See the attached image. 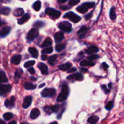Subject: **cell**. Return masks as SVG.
<instances>
[{"label":"cell","mask_w":124,"mask_h":124,"mask_svg":"<svg viewBox=\"0 0 124 124\" xmlns=\"http://www.w3.org/2000/svg\"><path fill=\"white\" fill-rule=\"evenodd\" d=\"M69 87H68L67 85L64 84H63V85L62 86L61 93H59V96H58V98H57V102H64L65 101H66L67 99L68 96H69Z\"/></svg>","instance_id":"cell-1"},{"label":"cell","mask_w":124,"mask_h":124,"mask_svg":"<svg viewBox=\"0 0 124 124\" xmlns=\"http://www.w3.org/2000/svg\"><path fill=\"white\" fill-rule=\"evenodd\" d=\"M95 5V3L93 2H84L82 5L79 6L76 8V10L81 13H85L89 8H93Z\"/></svg>","instance_id":"cell-2"},{"label":"cell","mask_w":124,"mask_h":124,"mask_svg":"<svg viewBox=\"0 0 124 124\" xmlns=\"http://www.w3.org/2000/svg\"><path fill=\"white\" fill-rule=\"evenodd\" d=\"M45 13L48 15L52 19H56L59 18L61 15V12L53 8H47L45 10Z\"/></svg>","instance_id":"cell-3"},{"label":"cell","mask_w":124,"mask_h":124,"mask_svg":"<svg viewBox=\"0 0 124 124\" xmlns=\"http://www.w3.org/2000/svg\"><path fill=\"white\" fill-rule=\"evenodd\" d=\"M58 27L62 31L68 33L72 31V25L68 21H63L60 23L58 25Z\"/></svg>","instance_id":"cell-4"},{"label":"cell","mask_w":124,"mask_h":124,"mask_svg":"<svg viewBox=\"0 0 124 124\" xmlns=\"http://www.w3.org/2000/svg\"><path fill=\"white\" fill-rule=\"evenodd\" d=\"M64 18H68L74 23H77L81 20V18L74 12H69L64 15Z\"/></svg>","instance_id":"cell-5"},{"label":"cell","mask_w":124,"mask_h":124,"mask_svg":"<svg viewBox=\"0 0 124 124\" xmlns=\"http://www.w3.org/2000/svg\"><path fill=\"white\" fill-rule=\"evenodd\" d=\"M56 94V90L54 88H45L41 92V96L44 98H52Z\"/></svg>","instance_id":"cell-6"},{"label":"cell","mask_w":124,"mask_h":124,"mask_svg":"<svg viewBox=\"0 0 124 124\" xmlns=\"http://www.w3.org/2000/svg\"><path fill=\"white\" fill-rule=\"evenodd\" d=\"M39 35V31L36 29H31L29 31L27 36V39L29 42L32 41L34 39L37 38Z\"/></svg>","instance_id":"cell-7"},{"label":"cell","mask_w":124,"mask_h":124,"mask_svg":"<svg viewBox=\"0 0 124 124\" xmlns=\"http://www.w3.org/2000/svg\"><path fill=\"white\" fill-rule=\"evenodd\" d=\"M59 105H55L54 106H46L43 108V110L48 115H50L52 113H57L59 110Z\"/></svg>","instance_id":"cell-8"},{"label":"cell","mask_w":124,"mask_h":124,"mask_svg":"<svg viewBox=\"0 0 124 124\" xmlns=\"http://www.w3.org/2000/svg\"><path fill=\"white\" fill-rule=\"evenodd\" d=\"M12 90V86L10 84H4L1 85L0 86V93L1 96H3L7 94V93L10 92Z\"/></svg>","instance_id":"cell-9"},{"label":"cell","mask_w":124,"mask_h":124,"mask_svg":"<svg viewBox=\"0 0 124 124\" xmlns=\"http://www.w3.org/2000/svg\"><path fill=\"white\" fill-rule=\"evenodd\" d=\"M67 79L73 80V81H82L83 79V76L80 73H76L67 76Z\"/></svg>","instance_id":"cell-10"},{"label":"cell","mask_w":124,"mask_h":124,"mask_svg":"<svg viewBox=\"0 0 124 124\" xmlns=\"http://www.w3.org/2000/svg\"><path fill=\"white\" fill-rule=\"evenodd\" d=\"M33 101V98L31 96H27L24 98V102L23 103V105H22V107H23V108L26 109L31 105V102H32Z\"/></svg>","instance_id":"cell-11"},{"label":"cell","mask_w":124,"mask_h":124,"mask_svg":"<svg viewBox=\"0 0 124 124\" xmlns=\"http://www.w3.org/2000/svg\"><path fill=\"white\" fill-rule=\"evenodd\" d=\"M14 102H15V98L14 96H12L10 99H6L5 101L4 105L6 107V108L8 109H11L13 108L14 107Z\"/></svg>","instance_id":"cell-12"},{"label":"cell","mask_w":124,"mask_h":124,"mask_svg":"<svg viewBox=\"0 0 124 124\" xmlns=\"http://www.w3.org/2000/svg\"><path fill=\"white\" fill-rule=\"evenodd\" d=\"M40 111L38 108H33L31 111L30 114V117L31 119H35L37 118L40 115Z\"/></svg>","instance_id":"cell-13"},{"label":"cell","mask_w":124,"mask_h":124,"mask_svg":"<svg viewBox=\"0 0 124 124\" xmlns=\"http://www.w3.org/2000/svg\"><path fill=\"white\" fill-rule=\"evenodd\" d=\"M38 67L41 70L42 75H47L48 73V67L46 64L42 62H40L38 65Z\"/></svg>","instance_id":"cell-14"},{"label":"cell","mask_w":124,"mask_h":124,"mask_svg":"<svg viewBox=\"0 0 124 124\" xmlns=\"http://www.w3.org/2000/svg\"><path fill=\"white\" fill-rule=\"evenodd\" d=\"M30 14H29V13H25V14H24V15L23 16V17H21V18H19V19H18V24L21 25V24H24V23L30 19Z\"/></svg>","instance_id":"cell-15"},{"label":"cell","mask_w":124,"mask_h":124,"mask_svg":"<svg viewBox=\"0 0 124 124\" xmlns=\"http://www.w3.org/2000/svg\"><path fill=\"white\" fill-rule=\"evenodd\" d=\"M11 31V27H4L1 31V36L2 38L5 37V36H7L9 34V33Z\"/></svg>","instance_id":"cell-16"},{"label":"cell","mask_w":124,"mask_h":124,"mask_svg":"<svg viewBox=\"0 0 124 124\" xmlns=\"http://www.w3.org/2000/svg\"><path fill=\"white\" fill-rule=\"evenodd\" d=\"M54 40L56 43L60 42L61 41H62L64 38V34L62 32H58L54 35Z\"/></svg>","instance_id":"cell-17"},{"label":"cell","mask_w":124,"mask_h":124,"mask_svg":"<svg viewBox=\"0 0 124 124\" xmlns=\"http://www.w3.org/2000/svg\"><path fill=\"white\" fill-rule=\"evenodd\" d=\"M21 61V56L15 55L13 56L11 59V62L15 65H18Z\"/></svg>","instance_id":"cell-18"},{"label":"cell","mask_w":124,"mask_h":124,"mask_svg":"<svg viewBox=\"0 0 124 124\" xmlns=\"http://www.w3.org/2000/svg\"><path fill=\"white\" fill-rule=\"evenodd\" d=\"M71 66H72V65L70 63L67 62L64 64H62V65H59L58 68H59V70H62V71H67V70H69L71 67Z\"/></svg>","instance_id":"cell-19"},{"label":"cell","mask_w":124,"mask_h":124,"mask_svg":"<svg viewBox=\"0 0 124 124\" xmlns=\"http://www.w3.org/2000/svg\"><path fill=\"white\" fill-rule=\"evenodd\" d=\"M52 44V39L50 38H47L45 39V41H44L43 43L41 45V47L42 48H45V47H47L48 48L49 46H50Z\"/></svg>","instance_id":"cell-20"},{"label":"cell","mask_w":124,"mask_h":124,"mask_svg":"<svg viewBox=\"0 0 124 124\" xmlns=\"http://www.w3.org/2000/svg\"><path fill=\"white\" fill-rule=\"evenodd\" d=\"M87 30H88V29H87V27H86L85 26H82V27L79 29V30L78 31V34H79V35H80V38H84V36L85 35V33L86 32H87Z\"/></svg>","instance_id":"cell-21"},{"label":"cell","mask_w":124,"mask_h":124,"mask_svg":"<svg viewBox=\"0 0 124 124\" xmlns=\"http://www.w3.org/2000/svg\"><path fill=\"white\" fill-rule=\"evenodd\" d=\"M98 51H99V49L98 48V47L94 46H92L91 47H88V49L86 50V53L87 54H92V53H97Z\"/></svg>","instance_id":"cell-22"},{"label":"cell","mask_w":124,"mask_h":124,"mask_svg":"<svg viewBox=\"0 0 124 124\" xmlns=\"http://www.w3.org/2000/svg\"><path fill=\"white\" fill-rule=\"evenodd\" d=\"M29 52L33 58H37L38 56V51L35 48H33V47H30V48H29Z\"/></svg>","instance_id":"cell-23"},{"label":"cell","mask_w":124,"mask_h":124,"mask_svg":"<svg viewBox=\"0 0 124 124\" xmlns=\"http://www.w3.org/2000/svg\"><path fill=\"white\" fill-rule=\"evenodd\" d=\"M13 13L15 16H22L23 15H24V10H23V8H18L16 10H15Z\"/></svg>","instance_id":"cell-24"},{"label":"cell","mask_w":124,"mask_h":124,"mask_svg":"<svg viewBox=\"0 0 124 124\" xmlns=\"http://www.w3.org/2000/svg\"><path fill=\"white\" fill-rule=\"evenodd\" d=\"M94 65H95V63L94 62L87 60L82 61L80 63V65L81 66H94Z\"/></svg>","instance_id":"cell-25"},{"label":"cell","mask_w":124,"mask_h":124,"mask_svg":"<svg viewBox=\"0 0 124 124\" xmlns=\"http://www.w3.org/2000/svg\"><path fill=\"white\" fill-rule=\"evenodd\" d=\"M57 58H58V56L57 55H53L52 56L48 58V62L50 65H54L55 64L57 60Z\"/></svg>","instance_id":"cell-26"},{"label":"cell","mask_w":124,"mask_h":124,"mask_svg":"<svg viewBox=\"0 0 124 124\" xmlns=\"http://www.w3.org/2000/svg\"><path fill=\"white\" fill-rule=\"evenodd\" d=\"M36 85H34L31 83H29V82H26L24 84V88L25 90H35L36 88Z\"/></svg>","instance_id":"cell-27"},{"label":"cell","mask_w":124,"mask_h":124,"mask_svg":"<svg viewBox=\"0 0 124 124\" xmlns=\"http://www.w3.org/2000/svg\"><path fill=\"white\" fill-rule=\"evenodd\" d=\"M99 121V117L97 116H93L92 117H89L87 121V122L90 124H95Z\"/></svg>","instance_id":"cell-28"},{"label":"cell","mask_w":124,"mask_h":124,"mask_svg":"<svg viewBox=\"0 0 124 124\" xmlns=\"http://www.w3.org/2000/svg\"><path fill=\"white\" fill-rule=\"evenodd\" d=\"M7 81H8V79L5 73L2 71H0V82L3 83V82H7Z\"/></svg>","instance_id":"cell-29"},{"label":"cell","mask_w":124,"mask_h":124,"mask_svg":"<svg viewBox=\"0 0 124 124\" xmlns=\"http://www.w3.org/2000/svg\"><path fill=\"white\" fill-rule=\"evenodd\" d=\"M10 12V8L7 7H2L1 9V14L5 15H8Z\"/></svg>","instance_id":"cell-30"},{"label":"cell","mask_w":124,"mask_h":124,"mask_svg":"<svg viewBox=\"0 0 124 124\" xmlns=\"http://www.w3.org/2000/svg\"><path fill=\"white\" fill-rule=\"evenodd\" d=\"M33 7L34 9H35L36 11H37V12L38 11L40 10V9H41V1H36V2L33 4Z\"/></svg>","instance_id":"cell-31"},{"label":"cell","mask_w":124,"mask_h":124,"mask_svg":"<svg viewBox=\"0 0 124 124\" xmlns=\"http://www.w3.org/2000/svg\"><path fill=\"white\" fill-rule=\"evenodd\" d=\"M110 19H112V20H114V19H115L116 18V13H115V7H113L112 8H111V10H110Z\"/></svg>","instance_id":"cell-32"},{"label":"cell","mask_w":124,"mask_h":124,"mask_svg":"<svg viewBox=\"0 0 124 124\" xmlns=\"http://www.w3.org/2000/svg\"><path fill=\"white\" fill-rule=\"evenodd\" d=\"M13 117V115L11 113H6L3 115V117L6 121H8Z\"/></svg>","instance_id":"cell-33"},{"label":"cell","mask_w":124,"mask_h":124,"mask_svg":"<svg viewBox=\"0 0 124 124\" xmlns=\"http://www.w3.org/2000/svg\"><path fill=\"white\" fill-rule=\"evenodd\" d=\"M65 48V44H59L56 46V50L57 52H61Z\"/></svg>","instance_id":"cell-34"},{"label":"cell","mask_w":124,"mask_h":124,"mask_svg":"<svg viewBox=\"0 0 124 124\" xmlns=\"http://www.w3.org/2000/svg\"><path fill=\"white\" fill-rule=\"evenodd\" d=\"M36 62L35 61H27L24 64V67L25 68H28V67H30L33 66L34 64H35Z\"/></svg>","instance_id":"cell-35"},{"label":"cell","mask_w":124,"mask_h":124,"mask_svg":"<svg viewBox=\"0 0 124 124\" xmlns=\"http://www.w3.org/2000/svg\"><path fill=\"white\" fill-rule=\"evenodd\" d=\"M53 52V48L52 47H48V48H44V50H42L41 51V53H46V54H48V53H51Z\"/></svg>","instance_id":"cell-36"},{"label":"cell","mask_w":124,"mask_h":124,"mask_svg":"<svg viewBox=\"0 0 124 124\" xmlns=\"http://www.w3.org/2000/svg\"><path fill=\"white\" fill-rule=\"evenodd\" d=\"M113 105H114L113 102L110 101V102H108V104L106 105V106H105V108H106V110H110L113 108Z\"/></svg>","instance_id":"cell-37"},{"label":"cell","mask_w":124,"mask_h":124,"mask_svg":"<svg viewBox=\"0 0 124 124\" xmlns=\"http://www.w3.org/2000/svg\"><path fill=\"white\" fill-rule=\"evenodd\" d=\"M21 74V73L19 72V71H16L15 72V73L14 79H15V81L16 82H18V80L20 79Z\"/></svg>","instance_id":"cell-38"},{"label":"cell","mask_w":124,"mask_h":124,"mask_svg":"<svg viewBox=\"0 0 124 124\" xmlns=\"http://www.w3.org/2000/svg\"><path fill=\"white\" fill-rule=\"evenodd\" d=\"M33 25L35 27H43L44 25V23H42V22L41 21H36V23H34Z\"/></svg>","instance_id":"cell-39"},{"label":"cell","mask_w":124,"mask_h":124,"mask_svg":"<svg viewBox=\"0 0 124 124\" xmlns=\"http://www.w3.org/2000/svg\"><path fill=\"white\" fill-rule=\"evenodd\" d=\"M80 2L79 0H71L69 2V4L71 6H73L78 4Z\"/></svg>","instance_id":"cell-40"},{"label":"cell","mask_w":124,"mask_h":124,"mask_svg":"<svg viewBox=\"0 0 124 124\" xmlns=\"http://www.w3.org/2000/svg\"><path fill=\"white\" fill-rule=\"evenodd\" d=\"M101 88L102 89L104 90L105 94H107V93H108L109 92H110V90L108 89L107 87V86L105 85H102L101 86Z\"/></svg>","instance_id":"cell-41"},{"label":"cell","mask_w":124,"mask_h":124,"mask_svg":"<svg viewBox=\"0 0 124 124\" xmlns=\"http://www.w3.org/2000/svg\"><path fill=\"white\" fill-rule=\"evenodd\" d=\"M99 58V55H97V54H93V55H92V56H90L88 57V59H89L90 61H92V60L98 59Z\"/></svg>","instance_id":"cell-42"},{"label":"cell","mask_w":124,"mask_h":124,"mask_svg":"<svg viewBox=\"0 0 124 124\" xmlns=\"http://www.w3.org/2000/svg\"><path fill=\"white\" fill-rule=\"evenodd\" d=\"M60 8L61 10H67L71 8V7H69V6H60Z\"/></svg>","instance_id":"cell-43"},{"label":"cell","mask_w":124,"mask_h":124,"mask_svg":"<svg viewBox=\"0 0 124 124\" xmlns=\"http://www.w3.org/2000/svg\"><path fill=\"white\" fill-rule=\"evenodd\" d=\"M28 71H29V73H30L31 74H35V71L33 67L29 68V69H28Z\"/></svg>","instance_id":"cell-44"},{"label":"cell","mask_w":124,"mask_h":124,"mask_svg":"<svg viewBox=\"0 0 124 124\" xmlns=\"http://www.w3.org/2000/svg\"><path fill=\"white\" fill-rule=\"evenodd\" d=\"M102 67H103V69H104V70H106L107 69H108V65L105 62H104L102 64Z\"/></svg>","instance_id":"cell-45"},{"label":"cell","mask_w":124,"mask_h":124,"mask_svg":"<svg viewBox=\"0 0 124 124\" xmlns=\"http://www.w3.org/2000/svg\"><path fill=\"white\" fill-rule=\"evenodd\" d=\"M80 71L82 73H85L88 71V70H87V69H86V68H81Z\"/></svg>","instance_id":"cell-46"},{"label":"cell","mask_w":124,"mask_h":124,"mask_svg":"<svg viewBox=\"0 0 124 124\" xmlns=\"http://www.w3.org/2000/svg\"><path fill=\"white\" fill-rule=\"evenodd\" d=\"M47 58H48V57H47L46 55H45V54H42V55L41 56V59H42V60L46 61L47 60Z\"/></svg>","instance_id":"cell-47"},{"label":"cell","mask_w":124,"mask_h":124,"mask_svg":"<svg viewBox=\"0 0 124 124\" xmlns=\"http://www.w3.org/2000/svg\"><path fill=\"white\" fill-rule=\"evenodd\" d=\"M76 71V68H72V69H70V70H69V71H68V72H69V73H73V72H75V71Z\"/></svg>","instance_id":"cell-48"},{"label":"cell","mask_w":124,"mask_h":124,"mask_svg":"<svg viewBox=\"0 0 124 124\" xmlns=\"http://www.w3.org/2000/svg\"><path fill=\"white\" fill-rule=\"evenodd\" d=\"M92 13H89V14H88L87 15H85V19L86 20H88V19H89L91 17V15H92Z\"/></svg>","instance_id":"cell-49"},{"label":"cell","mask_w":124,"mask_h":124,"mask_svg":"<svg viewBox=\"0 0 124 124\" xmlns=\"http://www.w3.org/2000/svg\"><path fill=\"white\" fill-rule=\"evenodd\" d=\"M58 2H59V3H64V2H67V0H59Z\"/></svg>","instance_id":"cell-50"},{"label":"cell","mask_w":124,"mask_h":124,"mask_svg":"<svg viewBox=\"0 0 124 124\" xmlns=\"http://www.w3.org/2000/svg\"><path fill=\"white\" fill-rule=\"evenodd\" d=\"M8 124H17V123L15 121H11V122H10Z\"/></svg>","instance_id":"cell-51"},{"label":"cell","mask_w":124,"mask_h":124,"mask_svg":"<svg viewBox=\"0 0 124 124\" xmlns=\"http://www.w3.org/2000/svg\"><path fill=\"white\" fill-rule=\"evenodd\" d=\"M46 85V84H41L40 85H39V88H42V87H44V86Z\"/></svg>","instance_id":"cell-52"},{"label":"cell","mask_w":124,"mask_h":124,"mask_svg":"<svg viewBox=\"0 0 124 124\" xmlns=\"http://www.w3.org/2000/svg\"><path fill=\"white\" fill-rule=\"evenodd\" d=\"M0 122H1V124H6V122H4L2 120H1V121H0Z\"/></svg>","instance_id":"cell-53"},{"label":"cell","mask_w":124,"mask_h":124,"mask_svg":"<svg viewBox=\"0 0 124 124\" xmlns=\"http://www.w3.org/2000/svg\"><path fill=\"white\" fill-rule=\"evenodd\" d=\"M111 85H112V84H111V83H110L108 84V87H109V88H111Z\"/></svg>","instance_id":"cell-54"},{"label":"cell","mask_w":124,"mask_h":124,"mask_svg":"<svg viewBox=\"0 0 124 124\" xmlns=\"http://www.w3.org/2000/svg\"><path fill=\"white\" fill-rule=\"evenodd\" d=\"M50 124H58L57 122H52V123H50Z\"/></svg>","instance_id":"cell-55"},{"label":"cell","mask_w":124,"mask_h":124,"mask_svg":"<svg viewBox=\"0 0 124 124\" xmlns=\"http://www.w3.org/2000/svg\"><path fill=\"white\" fill-rule=\"evenodd\" d=\"M30 78H31L32 80H35V81H36V78H34V77H30Z\"/></svg>","instance_id":"cell-56"},{"label":"cell","mask_w":124,"mask_h":124,"mask_svg":"<svg viewBox=\"0 0 124 124\" xmlns=\"http://www.w3.org/2000/svg\"><path fill=\"white\" fill-rule=\"evenodd\" d=\"M21 124H29L27 123V122H22Z\"/></svg>","instance_id":"cell-57"}]
</instances>
